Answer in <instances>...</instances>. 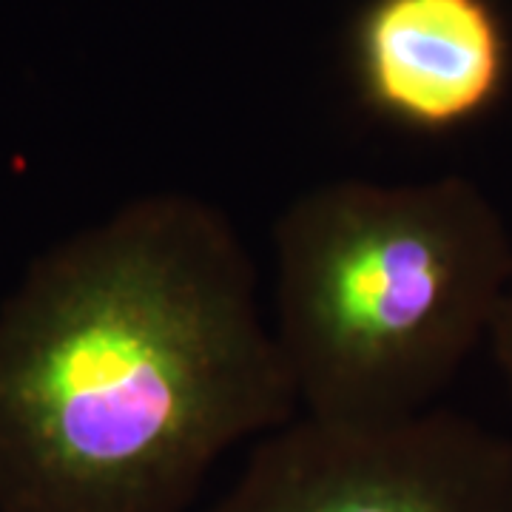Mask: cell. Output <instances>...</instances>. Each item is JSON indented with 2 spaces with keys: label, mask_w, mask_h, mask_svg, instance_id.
<instances>
[{
  "label": "cell",
  "mask_w": 512,
  "mask_h": 512,
  "mask_svg": "<svg viewBox=\"0 0 512 512\" xmlns=\"http://www.w3.org/2000/svg\"><path fill=\"white\" fill-rule=\"evenodd\" d=\"M296 416L254 256L197 194L128 200L0 305V512H183Z\"/></svg>",
  "instance_id": "cell-1"
},
{
  "label": "cell",
  "mask_w": 512,
  "mask_h": 512,
  "mask_svg": "<svg viewBox=\"0 0 512 512\" xmlns=\"http://www.w3.org/2000/svg\"><path fill=\"white\" fill-rule=\"evenodd\" d=\"M274 336L302 416L379 427L433 410L490 342L512 234L473 180H333L276 217Z\"/></svg>",
  "instance_id": "cell-2"
},
{
  "label": "cell",
  "mask_w": 512,
  "mask_h": 512,
  "mask_svg": "<svg viewBox=\"0 0 512 512\" xmlns=\"http://www.w3.org/2000/svg\"><path fill=\"white\" fill-rule=\"evenodd\" d=\"M208 512H512V441L447 407L379 427L296 416Z\"/></svg>",
  "instance_id": "cell-3"
},
{
  "label": "cell",
  "mask_w": 512,
  "mask_h": 512,
  "mask_svg": "<svg viewBox=\"0 0 512 512\" xmlns=\"http://www.w3.org/2000/svg\"><path fill=\"white\" fill-rule=\"evenodd\" d=\"M359 66L384 114L439 131L498 97L507 37L487 0H376L359 29Z\"/></svg>",
  "instance_id": "cell-4"
},
{
  "label": "cell",
  "mask_w": 512,
  "mask_h": 512,
  "mask_svg": "<svg viewBox=\"0 0 512 512\" xmlns=\"http://www.w3.org/2000/svg\"><path fill=\"white\" fill-rule=\"evenodd\" d=\"M493 348V359L498 365V373L507 384V393L512 399V274L510 282H507V291H504V299H501V308H498V316L493 322V333H490V342Z\"/></svg>",
  "instance_id": "cell-5"
}]
</instances>
